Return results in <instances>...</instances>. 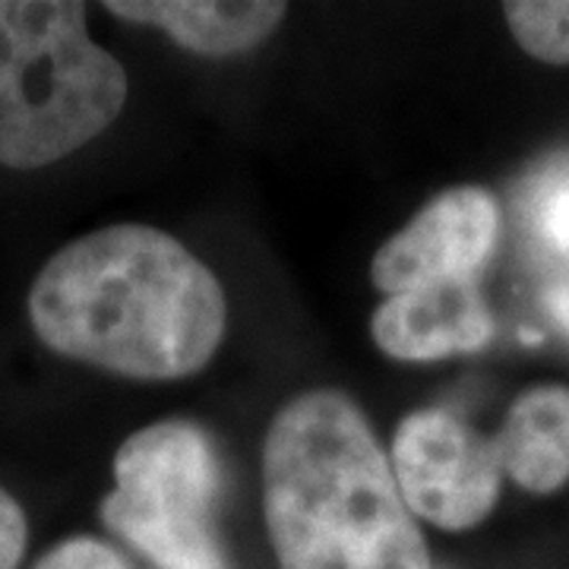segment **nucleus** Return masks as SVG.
I'll return each mask as SVG.
<instances>
[{"label":"nucleus","instance_id":"nucleus-1","mask_svg":"<svg viewBox=\"0 0 569 569\" xmlns=\"http://www.w3.org/2000/svg\"><path fill=\"white\" fill-rule=\"evenodd\" d=\"M41 346L130 380H183L222 346L228 305L216 272L159 228L82 234L29 288Z\"/></svg>","mask_w":569,"mask_h":569},{"label":"nucleus","instance_id":"nucleus-2","mask_svg":"<svg viewBox=\"0 0 569 569\" xmlns=\"http://www.w3.org/2000/svg\"><path fill=\"white\" fill-rule=\"evenodd\" d=\"M263 516L279 569H433L387 452L339 389H310L263 443Z\"/></svg>","mask_w":569,"mask_h":569},{"label":"nucleus","instance_id":"nucleus-3","mask_svg":"<svg viewBox=\"0 0 569 569\" xmlns=\"http://www.w3.org/2000/svg\"><path fill=\"white\" fill-rule=\"evenodd\" d=\"M127 73L86 29V3L0 0V164L44 168L118 121Z\"/></svg>","mask_w":569,"mask_h":569},{"label":"nucleus","instance_id":"nucleus-4","mask_svg":"<svg viewBox=\"0 0 569 569\" xmlns=\"http://www.w3.org/2000/svg\"><path fill=\"white\" fill-rule=\"evenodd\" d=\"M219 481V456L200 427H142L114 456V490L102 500V522L159 569H228L212 526Z\"/></svg>","mask_w":569,"mask_h":569},{"label":"nucleus","instance_id":"nucleus-5","mask_svg":"<svg viewBox=\"0 0 569 569\" xmlns=\"http://www.w3.org/2000/svg\"><path fill=\"white\" fill-rule=\"evenodd\" d=\"M392 475L411 516L447 531L481 526L500 500L493 437L447 408L411 411L392 437Z\"/></svg>","mask_w":569,"mask_h":569},{"label":"nucleus","instance_id":"nucleus-6","mask_svg":"<svg viewBox=\"0 0 569 569\" xmlns=\"http://www.w3.org/2000/svg\"><path fill=\"white\" fill-rule=\"evenodd\" d=\"M500 241V206L485 187H452L377 250L370 282L399 295L440 282H481Z\"/></svg>","mask_w":569,"mask_h":569},{"label":"nucleus","instance_id":"nucleus-7","mask_svg":"<svg viewBox=\"0 0 569 569\" xmlns=\"http://www.w3.org/2000/svg\"><path fill=\"white\" fill-rule=\"evenodd\" d=\"M370 332L396 361H440L488 346L493 317L478 282H440L389 295Z\"/></svg>","mask_w":569,"mask_h":569},{"label":"nucleus","instance_id":"nucleus-8","mask_svg":"<svg viewBox=\"0 0 569 569\" xmlns=\"http://www.w3.org/2000/svg\"><path fill=\"white\" fill-rule=\"evenodd\" d=\"M111 17L156 26L203 58H228L257 48L284 20L276 0H108Z\"/></svg>","mask_w":569,"mask_h":569},{"label":"nucleus","instance_id":"nucleus-9","mask_svg":"<svg viewBox=\"0 0 569 569\" xmlns=\"http://www.w3.org/2000/svg\"><path fill=\"white\" fill-rule=\"evenodd\" d=\"M503 475L529 493H553L569 481V389H526L493 437Z\"/></svg>","mask_w":569,"mask_h":569},{"label":"nucleus","instance_id":"nucleus-10","mask_svg":"<svg viewBox=\"0 0 569 569\" xmlns=\"http://www.w3.org/2000/svg\"><path fill=\"white\" fill-rule=\"evenodd\" d=\"M522 216L535 244L569 263V159H553L531 174Z\"/></svg>","mask_w":569,"mask_h":569},{"label":"nucleus","instance_id":"nucleus-11","mask_svg":"<svg viewBox=\"0 0 569 569\" xmlns=\"http://www.w3.org/2000/svg\"><path fill=\"white\" fill-rule=\"evenodd\" d=\"M512 39L545 63H569V0H512L503 7Z\"/></svg>","mask_w":569,"mask_h":569},{"label":"nucleus","instance_id":"nucleus-12","mask_svg":"<svg viewBox=\"0 0 569 569\" xmlns=\"http://www.w3.org/2000/svg\"><path fill=\"white\" fill-rule=\"evenodd\" d=\"M32 569H133L123 560L111 545H104L99 538L77 535L58 541L51 550H44L39 563Z\"/></svg>","mask_w":569,"mask_h":569},{"label":"nucleus","instance_id":"nucleus-13","mask_svg":"<svg viewBox=\"0 0 569 569\" xmlns=\"http://www.w3.org/2000/svg\"><path fill=\"white\" fill-rule=\"evenodd\" d=\"M29 545V519L20 500L0 488V569H17Z\"/></svg>","mask_w":569,"mask_h":569},{"label":"nucleus","instance_id":"nucleus-14","mask_svg":"<svg viewBox=\"0 0 569 569\" xmlns=\"http://www.w3.org/2000/svg\"><path fill=\"white\" fill-rule=\"evenodd\" d=\"M545 310H548L550 320L569 336V276L550 284L548 295H545Z\"/></svg>","mask_w":569,"mask_h":569}]
</instances>
